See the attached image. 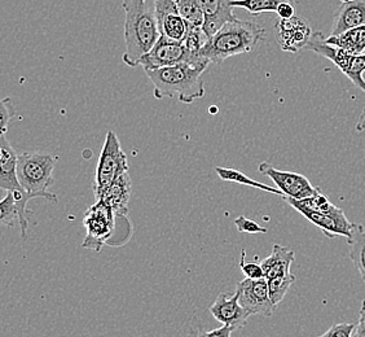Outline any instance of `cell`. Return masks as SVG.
<instances>
[{
  "instance_id": "6da1fadb",
  "label": "cell",
  "mask_w": 365,
  "mask_h": 337,
  "mask_svg": "<svg viewBox=\"0 0 365 337\" xmlns=\"http://www.w3.org/2000/svg\"><path fill=\"white\" fill-rule=\"evenodd\" d=\"M125 9V54L123 63L130 68L140 64L161 36L155 14V0H122Z\"/></svg>"
},
{
  "instance_id": "7a4b0ae2",
  "label": "cell",
  "mask_w": 365,
  "mask_h": 337,
  "mask_svg": "<svg viewBox=\"0 0 365 337\" xmlns=\"http://www.w3.org/2000/svg\"><path fill=\"white\" fill-rule=\"evenodd\" d=\"M210 63L176 64L157 71H148V78L153 84V94L158 100L175 98L182 104H192L206 94L202 79Z\"/></svg>"
},
{
  "instance_id": "3957f363",
  "label": "cell",
  "mask_w": 365,
  "mask_h": 337,
  "mask_svg": "<svg viewBox=\"0 0 365 337\" xmlns=\"http://www.w3.org/2000/svg\"><path fill=\"white\" fill-rule=\"evenodd\" d=\"M266 36V29L253 21L227 22L206 42L200 55L210 63L220 64L227 59L252 52Z\"/></svg>"
},
{
  "instance_id": "277c9868",
  "label": "cell",
  "mask_w": 365,
  "mask_h": 337,
  "mask_svg": "<svg viewBox=\"0 0 365 337\" xmlns=\"http://www.w3.org/2000/svg\"><path fill=\"white\" fill-rule=\"evenodd\" d=\"M57 157L41 152H24L19 155L17 176L21 183L22 190L34 198H47L57 201L55 193L49 192L53 184V170L56 166Z\"/></svg>"
},
{
  "instance_id": "5b68a950",
  "label": "cell",
  "mask_w": 365,
  "mask_h": 337,
  "mask_svg": "<svg viewBox=\"0 0 365 337\" xmlns=\"http://www.w3.org/2000/svg\"><path fill=\"white\" fill-rule=\"evenodd\" d=\"M128 171L126 152L122 149L120 139L114 131H108L98 157L95 176V197L98 200L118 176Z\"/></svg>"
},
{
  "instance_id": "8992f818",
  "label": "cell",
  "mask_w": 365,
  "mask_h": 337,
  "mask_svg": "<svg viewBox=\"0 0 365 337\" xmlns=\"http://www.w3.org/2000/svg\"><path fill=\"white\" fill-rule=\"evenodd\" d=\"M114 214L115 211L101 200H98L91 208H88L83 219V225L87 230L85 241L82 244L83 248L92 249L95 252L101 251L106 240L112 235Z\"/></svg>"
},
{
  "instance_id": "52a82bcc",
  "label": "cell",
  "mask_w": 365,
  "mask_h": 337,
  "mask_svg": "<svg viewBox=\"0 0 365 337\" xmlns=\"http://www.w3.org/2000/svg\"><path fill=\"white\" fill-rule=\"evenodd\" d=\"M236 289L239 291L241 306L250 316H262L266 318L274 316L276 306L271 301L266 278L257 281L245 278L244 281L237 283Z\"/></svg>"
},
{
  "instance_id": "ba28073f",
  "label": "cell",
  "mask_w": 365,
  "mask_h": 337,
  "mask_svg": "<svg viewBox=\"0 0 365 337\" xmlns=\"http://www.w3.org/2000/svg\"><path fill=\"white\" fill-rule=\"evenodd\" d=\"M258 171L260 174L268 176L276 184V188H279L285 197L303 200L314 196L317 192V187H314L306 176L294 171L279 170L268 162H262Z\"/></svg>"
},
{
  "instance_id": "9c48e42d",
  "label": "cell",
  "mask_w": 365,
  "mask_h": 337,
  "mask_svg": "<svg viewBox=\"0 0 365 337\" xmlns=\"http://www.w3.org/2000/svg\"><path fill=\"white\" fill-rule=\"evenodd\" d=\"M184 61H190V55L184 43L170 39L161 34L152 49L143 56L139 65L143 66L144 71H157Z\"/></svg>"
},
{
  "instance_id": "30bf717a",
  "label": "cell",
  "mask_w": 365,
  "mask_h": 337,
  "mask_svg": "<svg viewBox=\"0 0 365 337\" xmlns=\"http://www.w3.org/2000/svg\"><path fill=\"white\" fill-rule=\"evenodd\" d=\"M284 200L289 205H292L295 211H299L303 217L309 221L311 223L319 227L327 238L334 239V238L341 236L347 241L351 239L355 223H351L344 213L339 216H330V214H324V213H319V211H311L309 208H304L302 205L295 203L294 200L290 197H284Z\"/></svg>"
},
{
  "instance_id": "8fae6325",
  "label": "cell",
  "mask_w": 365,
  "mask_h": 337,
  "mask_svg": "<svg viewBox=\"0 0 365 337\" xmlns=\"http://www.w3.org/2000/svg\"><path fill=\"white\" fill-rule=\"evenodd\" d=\"M312 29L309 22L299 16H294L289 20L280 19L274 25V36L282 51L297 54L306 49L309 38L312 36Z\"/></svg>"
},
{
  "instance_id": "7c38bea8",
  "label": "cell",
  "mask_w": 365,
  "mask_h": 337,
  "mask_svg": "<svg viewBox=\"0 0 365 337\" xmlns=\"http://www.w3.org/2000/svg\"><path fill=\"white\" fill-rule=\"evenodd\" d=\"M155 7L162 36L184 42L188 36L190 25L179 14L174 0H155Z\"/></svg>"
},
{
  "instance_id": "4fadbf2b",
  "label": "cell",
  "mask_w": 365,
  "mask_h": 337,
  "mask_svg": "<svg viewBox=\"0 0 365 337\" xmlns=\"http://www.w3.org/2000/svg\"><path fill=\"white\" fill-rule=\"evenodd\" d=\"M239 298L237 289L233 295L220 293L209 309L211 316H214V319L218 321L219 323L233 327L235 330L245 327L250 314L241 306Z\"/></svg>"
},
{
  "instance_id": "5bb4252c",
  "label": "cell",
  "mask_w": 365,
  "mask_h": 337,
  "mask_svg": "<svg viewBox=\"0 0 365 337\" xmlns=\"http://www.w3.org/2000/svg\"><path fill=\"white\" fill-rule=\"evenodd\" d=\"M204 14V31L207 38L215 36L227 22L237 20L233 14V0H197Z\"/></svg>"
},
{
  "instance_id": "9a60e30c",
  "label": "cell",
  "mask_w": 365,
  "mask_h": 337,
  "mask_svg": "<svg viewBox=\"0 0 365 337\" xmlns=\"http://www.w3.org/2000/svg\"><path fill=\"white\" fill-rule=\"evenodd\" d=\"M19 155L16 154L7 136L1 134L0 139V188L3 191H22L21 183L17 176Z\"/></svg>"
},
{
  "instance_id": "2e32d148",
  "label": "cell",
  "mask_w": 365,
  "mask_h": 337,
  "mask_svg": "<svg viewBox=\"0 0 365 337\" xmlns=\"http://www.w3.org/2000/svg\"><path fill=\"white\" fill-rule=\"evenodd\" d=\"M365 25V0H351L342 3L334 14L330 36H339L350 29Z\"/></svg>"
},
{
  "instance_id": "e0dca14e",
  "label": "cell",
  "mask_w": 365,
  "mask_h": 337,
  "mask_svg": "<svg viewBox=\"0 0 365 337\" xmlns=\"http://www.w3.org/2000/svg\"><path fill=\"white\" fill-rule=\"evenodd\" d=\"M131 193H133V183H131V178L127 171L118 176L98 200L109 205L113 211H115V214L126 216Z\"/></svg>"
},
{
  "instance_id": "ac0fdd59",
  "label": "cell",
  "mask_w": 365,
  "mask_h": 337,
  "mask_svg": "<svg viewBox=\"0 0 365 337\" xmlns=\"http://www.w3.org/2000/svg\"><path fill=\"white\" fill-rule=\"evenodd\" d=\"M295 260V252L289 246L274 244L271 256L260 263L264 271V278L269 281L277 276L292 274L290 267Z\"/></svg>"
},
{
  "instance_id": "d6986e66",
  "label": "cell",
  "mask_w": 365,
  "mask_h": 337,
  "mask_svg": "<svg viewBox=\"0 0 365 337\" xmlns=\"http://www.w3.org/2000/svg\"><path fill=\"white\" fill-rule=\"evenodd\" d=\"M327 42L346 49L352 55H361L365 52V25L350 29L339 36H329Z\"/></svg>"
},
{
  "instance_id": "ffe728a7",
  "label": "cell",
  "mask_w": 365,
  "mask_h": 337,
  "mask_svg": "<svg viewBox=\"0 0 365 337\" xmlns=\"http://www.w3.org/2000/svg\"><path fill=\"white\" fill-rule=\"evenodd\" d=\"M350 246L349 256L351 258L354 266L356 267L359 274L365 283V230L364 227L355 223L351 239L347 241Z\"/></svg>"
},
{
  "instance_id": "44dd1931",
  "label": "cell",
  "mask_w": 365,
  "mask_h": 337,
  "mask_svg": "<svg viewBox=\"0 0 365 337\" xmlns=\"http://www.w3.org/2000/svg\"><path fill=\"white\" fill-rule=\"evenodd\" d=\"M215 171H217L219 178H220L222 181H225V182L239 183V184H244V186H247V187H253V188H258V190L267 191V192H271V193H274V195L285 197L284 196V193H282L279 188L269 187L268 184L258 182V181H254V179L249 178V176H245L244 173H241V171L236 170V168H222V166H218V168H215Z\"/></svg>"
},
{
  "instance_id": "7402d4cb",
  "label": "cell",
  "mask_w": 365,
  "mask_h": 337,
  "mask_svg": "<svg viewBox=\"0 0 365 337\" xmlns=\"http://www.w3.org/2000/svg\"><path fill=\"white\" fill-rule=\"evenodd\" d=\"M294 3V0H233V8H242L247 14L258 16L266 12H277L282 3Z\"/></svg>"
},
{
  "instance_id": "603a6c76",
  "label": "cell",
  "mask_w": 365,
  "mask_h": 337,
  "mask_svg": "<svg viewBox=\"0 0 365 337\" xmlns=\"http://www.w3.org/2000/svg\"><path fill=\"white\" fill-rule=\"evenodd\" d=\"M294 201L299 205H302L304 208H309L311 211H319V213H324V214L339 216V214L344 213L341 208H338L330 201L327 195H324L319 187H317L314 196L307 197V198H303V200H294Z\"/></svg>"
},
{
  "instance_id": "cb8c5ba5",
  "label": "cell",
  "mask_w": 365,
  "mask_h": 337,
  "mask_svg": "<svg viewBox=\"0 0 365 337\" xmlns=\"http://www.w3.org/2000/svg\"><path fill=\"white\" fill-rule=\"evenodd\" d=\"M365 73V52L361 55H351L344 69V74L350 78L352 84L359 87L361 91L365 92V79L363 74Z\"/></svg>"
},
{
  "instance_id": "d4e9b609",
  "label": "cell",
  "mask_w": 365,
  "mask_h": 337,
  "mask_svg": "<svg viewBox=\"0 0 365 337\" xmlns=\"http://www.w3.org/2000/svg\"><path fill=\"white\" fill-rule=\"evenodd\" d=\"M268 281V289H269V297L274 306L280 303L284 297L288 293L289 288L294 284L295 275L289 274L285 276H277Z\"/></svg>"
},
{
  "instance_id": "484cf974",
  "label": "cell",
  "mask_w": 365,
  "mask_h": 337,
  "mask_svg": "<svg viewBox=\"0 0 365 337\" xmlns=\"http://www.w3.org/2000/svg\"><path fill=\"white\" fill-rule=\"evenodd\" d=\"M16 219H19V206L16 204L14 192L7 191L0 203V221L3 225L14 226Z\"/></svg>"
},
{
  "instance_id": "4316f807",
  "label": "cell",
  "mask_w": 365,
  "mask_h": 337,
  "mask_svg": "<svg viewBox=\"0 0 365 337\" xmlns=\"http://www.w3.org/2000/svg\"><path fill=\"white\" fill-rule=\"evenodd\" d=\"M14 116H16V109H14L11 99H3L1 103H0V120H1L0 127H1V134H4V135L7 134L9 122L14 120Z\"/></svg>"
},
{
  "instance_id": "83f0119b",
  "label": "cell",
  "mask_w": 365,
  "mask_h": 337,
  "mask_svg": "<svg viewBox=\"0 0 365 337\" xmlns=\"http://www.w3.org/2000/svg\"><path fill=\"white\" fill-rule=\"evenodd\" d=\"M245 251H242V257L240 261V267H241V271L242 274L245 275V278L247 279H262L264 278V271H263V267L259 263H255V262H245Z\"/></svg>"
},
{
  "instance_id": "f1b7e54d",
  "label": "cell",
  "mask_w": 365,
  "mask_h": 337,
  "mask_svg": "<svg viewBox=\"0 0 365 337\" xmlns=\"http://www.w3.org/2000/svg\"><path fill=\"white\" fill-rule=\"evenodd\" d=\"M235 225L237 227L239 232L245 233H267V228L263 226L258 225L253 219H249L245 216H240L235 219Z\"/></svg>"
},
{
  "instance_id": "f546056e",
  "label": "cell",
  "mask_w": 365,
  "mask_h": 337,
  "mask_svg": "<svg viewBox=\"0 0 365 337\" xmlns=\"http://www.w3.org/2000/svg\"><path fill=\"white\" fill-rule=\"evenodd\" d=\"M355 330V323H336L333 324L329 330L325 331L323 335L317 337H354Z\"/></svg>"
},
{
  "instance_id": "4dcf8cb0",
  "label": "cell",
  "mask_w": 365,
  "mask_h": 337,
  "mask_svg": "<svg viewBox=\"0 0 365 337\" xmlns=\"http://www.w3.org/2000/svg\"><path fill=\"white\" fill-rule=\"evenodd\" d=\"M235 331L233 327L230 326H222L217 330L204 331L197 330L192 331L188 337H231L232 332Z\"/></svg>"
},
{
  "instance_id": "1f68e13d",
  "label": "cell",
  "mask_w": 365,
  "mask_h": 337,
  "mask_svg": "<svg viewBox=\"0 0 365 337\" xmlns=\"http://www.w3.org/2000/svg\"><path fill=\"white\" fill-rule=\"evenodd\" d=\"M276 14H279V17L282 19V20H289V19L294 17V3H288V1H287V3H282Z\"/></svg>"
},
{
  "instance_id": "d6a6232c",
  "label": "cell",
  "mask_w": 365,
  "mask_h": 337,
  "mask_svg": "<svg viewBox=\"0 0 365 337\" xmlns=\"http://www.w3.org/2000/svg\"><path fill=\"white\" fill-rule=\"evenodd\" d=\"M354 335L358 337H365V300L361 302L360 316H359V322L356 323V330Z\"/></svg>"
},
{
  "instance_id": "836d02e7",
  "label": "cell",
  "mask_w": 365,
  "mask_h": 337,
  "mask_svg": "<svg viewBox=\"0 0 365 337\" xmlns=\"http://www.w3.org/2000/svg\"><path fill=\"white\" fill-rule=\"evenodd\" d=\"M355 130H356L358 133L365 131V109L363 111V113L360 114V117H359L358 124H356V126H355Z\"/></svg>"
},
{
  "instance_id": "e575fe53",
  "label": "cell",
  "mask_w": 365,
  "mask_h": 337,
  "mask_svg": "<svg viewBox=\"0 0 365 337\" xmlns=\"http://www.w3.org/2000/svg\"><path fill=\"white\" fill-rule=\"evenodd\" d=\"M346 1H351V0H342V3H346Z\"/></svg>"
},
{
  "instance_id": "d590c367",
  "label": "cell",
  "mask_w": 365,
  "mask_h": 337,
  "mask_svg": "<svg viewBox=\"0 0 365 337\" xmlns=\"http://www.w3.org/2000/svg\"><path fill=\"white\" fill-rule=\"evenodd\" d=\"M354 337H358V336H355V335H354Z\"/></svg>"
}]
</instances>
